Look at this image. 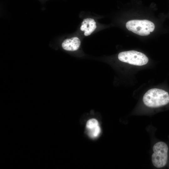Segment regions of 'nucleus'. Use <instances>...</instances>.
<instances>
[{"label": "nucleus", "instance_id": "nucleus-1", "mask_svg": "<svg viewBox=\"0 0 169 169\" xmlns=\"http://www.w3.org/2000/svg\"><path fill=\"white\" fill-rule=\"evenodd\" d=\"M143 101L144 104L150 107H158L169 103V95L165 90L153 88L147 91L144 95Z\"/></svg>", "mask_w": 169, "mask_h": 169}, {"label": "nucleus", "instance_id": "nucleus-2", "mask_svg": "<svg viewBox=\"0 0 169 169\" xmlns=\"http://www.w3.org/2000/svg\"><path fill=\"white\" fill-rule=\"evenodd\" d=\"M126 28L137 35L145 36L149 35L154 30L153 23L147 20H132L126 23Z\"/></svg>", "mask_w": 169, "mask_h": 169}, {"label": "nucleus", "instance_id": "nucleus-3", "mask_svg": "<svg viewBox=\"0 0 169 169\" xmlns=\"http://www.w3.org/2000/svg\"><path fill=\"white\" fill-rule=\"evenodd\" d=\"M153 153L151 156L153 165L156 168L164 167L167 164L168 160V147L164 142L160 141L153 146Z\"/></svg>", "mask_w": 169, "mask_h": 169}, {"label": "nucleus", "instance_id": "nucleus-4", "mask_svg": "<svg viewBox=\"0 0 169 169\" xmlns=\"http://www.w3.org/2000/svg\"><path fill=\"white\" fill-rule=\"evenodd\" d=\"M118 58L121 61L137 66L144 65L148 61V58L144 54L135 50L120 52Z\"/></svg>", "mask_w": 169, "mask_h": 169}, {"label": "nucleus", "instance_id": "nucleus-5", "mask_svg": "<svg viewBox=\"0 0 169 169\" xmlns=\"http://www.w3.org/2000/svg\"><path fill=\"white\" fill-rule=\"evenodd\" d=\"M96 27V23L94 19L87 18L83 20L80 29L81 31L84 32L85 36H88L94 31Z\"/></svg>", "mask_w": 169, "mask_h": 169}, {"label": "nucleus", "instance_id": "nucleus-6", "mask_svg": "<svg viewBox=\"0 0 169 169\" xmlns=\"http://www.w3.org/2000/svg\"><path fill=\"white\" fill-rule=\"evenodd\" d=\"M81 41L77 37H73L65 39L61 44L63 49L68 51H74L79 47Z\"/></svg>", "mask_w": 169, "mask_h": 169}, {"label": "nucleus", "instance_id": "nucleus-7", "mask_svg": "<svg viewBox=\"0 0 169 169\" xmlns=\"http://www.w3.org/2000/svg\"><path fill=\"white\" fill-rule=\"evenodd\" d=\"M87 130L89 135L92 138L97 137L100 133V128L99 125L92 129Z\"/></svg>", "mask_w": 169, "mask_h": 169}, {"label": "nucleus", "instance_id": "nucleus-8", "mask_svg": "<svg viewBox=\"0 0 169 169\" xmlns=\"http://www.w3.org/2000/svg\"><path fill=\"white\" fill-rule=\"evenodd\" d=\"M98 125V121L95 119H92L87 121L86 127L87 129H90L96 127Z\"/></svg>", "mask_w": 169, "mask_h": 169}]
</instances>
